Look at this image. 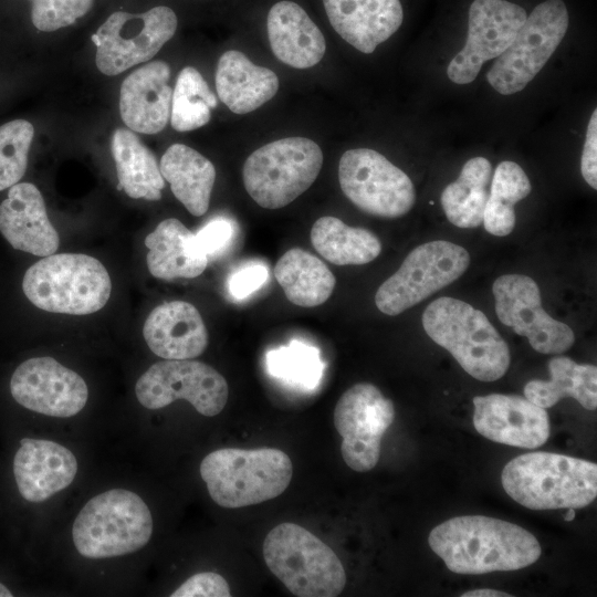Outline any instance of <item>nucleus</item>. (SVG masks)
<instances>
[{"label":"nucleus","instance_id":"1","mask_svg":"<svg viewBox=\"0 0 597 597\" xmlns=\"http://www.w3.org/2000/svg\"><path fill=\"white\" fill-rule=\"evenodd\" d=\"M430 548L457 574L480 575L524 568L541 556V545L525 528L484 515H462L437 525Z\"/></svg>","mask_w":597,"mask_h":597},{"label":"nucleus","instance_id":"2","mask_svg":"<svg viewBox=\"0 0 597 597\" xmlns=\"http://www.w3.org/2000/svg\"><path fill=\"white\" fill-rule=\"evenodd\" d=\"M504 491L530 510L582 509L597 495V464L552 452H528L506 463Z\"/></svg>","mask_w":597,"mask_h":597},{"label":"nucleus","instance_id":"3","mask_svg":"<svg viewBox=\"0 0 597 597\" xmlns=\"http://www.w3.org/2000/svg\"><path fill=\"white\" fill-rule=\"evenodd\" d=\"M422 326L473 378L494 381L505 375L509 346L480 310L454 297H439L425 310Z\"/></svg>","mask_w":597,"mask_h":597},{"label":"nucleus","instance_id":"4","mask_svg":"<svg viewBox=\"0 0 597 597\" xmlns=\"http://www.w3.org/2000/svg\"><path fill=\"white\" fill-rule=\"evenodd\" d=\"M293 474L290 457L279 449L224 448L200 463L210 498L220 506L238 509L281 495Z\"/></svg>","mask_w":597,"mask_h":597},{"label":"nucleus","instance_id":"5","mask_svg":"<svg viewBox=\"0 0 597 597\" xmlns=\"http://www.w3.org/2000/svg\"><path fill=\"white\" fill-rule=\"evenodd\" d=\"M22 290L43 311L87 315L105 306L112 282L97 259L82 253H54L27 270Z\"/></svg>","mask_w":597,"mask_h":597},{"label":"nucleus","instance_id":"6","mask_svg":"<svg viewBox=\"0 0 597 597\" xmlns=\"http://www.w3.org/2000/svg\"><path fill=\"white\" fill-rule=\"evenodd\" d=\"M266 566L298 597H336L346 584L342 562L334 551L306 528L284 522L263 542Z\"/></svg>","mask_w":597,"mask_h":597},{"label":"nucleus","instance_id":"7","mask_svg":"<svg viewBox=\"0 0 597 597\" xmlns=\"http://www.w3.org/2000/svg\"><path fill=\"white\" fill-rule=\"evenodd\" d=\"M153 533V517L136 493L113 489L92 498L77 514L73 543L88 558L130 554L145 546Z\"/></svg>","mask_w":597,"mask_h":597},{"label":"nucleus","instance_id":"8","mask_svg":"<svg viewBox=\"0 0 597 597\" xmlns=\"http://www.w3.org/2000/svg\"><path fill=\"white\" fill-rule=\"evenodd\" d=\"M322 165V149L312 139H277L247 158L242 170L243 185L262 208H283L312 186Z\"/></svg>","mask_w":597,"mask_h":597},{"label":"nucleus","instance_id":"9","mask_svg":"<svg viewBox=\"0 0 597 597\" xmlns=\"http://www.w3.org/2000/svg\"><path fill=\"white\" fill-rule=\"evenodd\" d=\"M567 28L568 11L562 0L537 4L488 72L490 85L503 95L522 91L549 60Z\"/></svg>","mask_w":597,"mask_h":597},{"label":"nucleus","instance_id":"10","mask_svg":"<svg viewBox=\"0 0 597 597\" xmlns=\"http://www.w3.org/2000/svg\"><path fill=\"white\" fill-rule=\"evenodd\" d=\"M469 264L461 245L443 240L420 244L378 287L375 304L384 314L398 315L454 282Z\"/></svg>","mask_w":597,"mask_h":597},{"label":"nucleus","instance_id":"11","mask_svg":"<svg viewBox=\"0 0 597 597\" xmlns=\"http://www.w3.org/2000/svg\"><path fill=\"white\" fill-rule=\"evenodd\" d=\"M343 193L362 211L398 218L413 207L415 187L406 172L369 148L345 151L338 165Z\"/></svg>","mask_w":597,"mask_h":597},{"label":"nucleus","instance_id":"12","mask_svg":"<svg viewBox=\"0 0 597 597\" xmlns=\"http://www.w3.org/2000/svg\"><path fill=\"white\" fill-rule=\"evenodd\" d=\"M176 29V13L166 6L140 14L114 12L92 36L96 66L105 75L123 73L154 57Z\"/></svg>","mask_w":597,"mask_h":597},{"label":"nucleus","instance_id":"13","mask_svg":"<svg viewBox=\"0 0 597 597\" xmlns=\"http://www.w3.org/2000/svg\"><path fill=\"white\" fill-rule=\"evenodd\" d=\"M135 392L147 409H160L185 399L199 413L213 417L224 408L229 388L226 378L202 362L166 359L151 365L138 378Z\"/></svg>","mask_w":597,"mask_h":597},{"label":"nucleus","instance_id":"14","mask_svg":"<svg viewBox=\"0 0 597 597\" xmlns=\"http://www.w3.org/2000/svg\"><path fill=\"white\" fill-rule=\"evenodd\" d=\"M390 399L369 383L348 388L334 409V426L342 437L341 452L354 471L367 472L380 457L381 438L395 419Z\"/></svg>","mask_w":597,"mask_h":597},{"label":"nucleus","instance_id":"15","mask_svg":"<svg viewBox=\"0 0 597 597\" xmlns=\"http://www.w3.org/2000/svg\"><path fill=\"white\" fill-rule=\"evenodd\" d=\"M492 292L501 323L525 336L536 352L562 354L573 346V329L544 311L540 289L533 279L504 274L494 281Z\"/></svg>","mask_w":597,"mask_h":597},{"label":"nucleus","instance_id":"16","mask_svg":"<svg viewBox=\"0 0 597 597\" xmlns=\"http://www.w3.org/2000/svg\"><path fill=\"white\" fill-rule=\"evenodd\" d=\"M526 11L506 0H474L469 9L468 38L451 60L447 74L457 84H469L483 63L500 56L526 19Z\"/></svg>","mask_w":597,"mask_h":597},{"label":"nucleus","instance_id":"17","mask_svg":"<svg viewBox=\"0 0 597 597\" xmlns=\"http://www.w3.org/2000/svg\"><path fill=\"white\" fill-rule=\"evenodd\" d=\"M10 390L24 408L61 418L78 413L88 397L84 379L52 357L21 363L11 377Z\"/></svg>","mask_w":597,"mask_h":597},{"label":"nucleus","instance_id":"18","mask_svg":"<svg viewBox=\"0 0 597 597\" xmlns=\"http://www.w3.org/2000/svg\"><path fill=\"white\" fill-rule=\"evenodd\" d=\"M475 430L486 439L524 449H535L549 437L545 408L516 395L491 394L473 398Z\"/></svg>","mask_w":597,"mask_h":597},{"label":"nucleus","instance_id":"19","mask_svg":"<svg viewBox=\"0 0 597 597\" xmlns=\"http://www.w3.org/2000/svg\"><path fill=\"white\" fill-rule=\"evenodd\" d=\"M77 472L74 454L60 443L24 438L13 460V474L23 499L39 503L69 486Z\"/></svg>","mask_w":597,"mask_h":597},{"label":"nucleus","instance_id":"20","mask_svg":"<svg viewBox=\"0 0 597 597\" xmlns=\"http://www.w3.org/2000/svg\"><path fill=\"white\" fill-rule=\"evenodd\" d=\"M0 232L12 248L39 256L57 251L59 233L49 220L40 190L30 182L10 187L0 205Z\"/></svg>","mask_w":597,"mask_h":597},{"label":"nucleus","instance_id":"21","mask_svg":"<svg viewBox=\"0 0 597 597\" xmlns=\"http://www.w3.org/2000/svg\"><path fill=\"white\" fill-rule=\"evenodd\" d=\"M169 77V65L164 61H154L123 81L119 112L128 128L142 134H156L166 127L172 98Z\"/></svg>","mask_w":597,"mask_h":597},{"label":"nucleus","instance_id":"22","mask_svg":"<svg viewBox=\"0 0 597 597\" xmlns=\"http://www.w3.org/2000/svg\"><path fill=\"white\" fill-rule=\"evenodd\" d=\"M334 30L358 51L369 54L401 25L399 0H323Z\"/></svg>","mask_w":597,"mask_h":597},{"label":"nucleus","instance_id":"23","mask_svg":"<svg viewBox=\"0 0 597 597\" xmlns=\"http://www.w3.org/2000/svg\"><path fill=\"white\" fill-rule=\"evenodd\" d=\"M143 335L150 350L164 359H192L209 342L199 311L185 301L156 306L145 321Z\"/></svg>","mask_w":597,"mask_h":597},{"label":"nucleus","instance_id":"24","mask_svg":"<svg viewBox=\"0 0 597 597\" xmlns=\"http://www.w3.org/2000/svg\"><path fill=\"white\" fill-rule=\"evenodd\" d=\"M268 36L274 55L295 69L316 65L325 54V38L304 9L293 1H280L269 11Z\"/></svg>","mask_w":597,"mask_h":597},{"label":"nucleus","instance_id":"25","mask_svg":"<svg viewBox=\"0 0 597 597\" xmlns=\"http://www.w3.org/2000/svg\"><path fill=\"white\" fill-rule=\"evenodd\" d=\"M216 87L220 101L235 114L255 111L279 90V77L270 69L252 63L237 50L224 52L218 62Z\"/></svg>","mask_w":597,"mask_h":597},{"label":"nucleus","instance_id":"26","mask_svg":"<svg viewBox=\"0 0 597 597\" xmlns=\"http://www.w3.org/2000/svg\"><path fill=\"white\" fill-rule=\"evenodd\" d=\"M145 245L147 268L160 280L192 279L208 265L209 259L196 245L195 234L176 218L159 222L145 238Z\"/></svg>","mask_w":597,"mask_h":597},{"label":"nucleus","instance_id":"27","mask_svg":"<svg viewBox=\"0 0 597 597\" xmlns=\"http://www.w3.org/2000/svg\"><path fill=\"white\" fill-rule=\"evenodd\" d=\"M159 169L191 214L207 212L216 180V168L209 159L189 146L174 144L163 155Z\"/></svg>","mask_w":597,"mask_h":597},{"label":"nucleus","instance_id":"28","mask_svg":"<svg viewBox=\"0 0 597 597\" xmlns=\"http://www.w3.org/2000/svg\"><path fill=\"white\" fill-rule=\"evenodd\" d=\"M118 190L134 199L161 198L165 179L154 154L129 129L117 128L112 138Z\"/></svg>","mask_w":597,"mask_h":597},{"label":"nucleus","instance_id":"29","mask_svg":"<svg viewBox=\"0 0 597 597\" xmlns=\"http://www.w3.org/2000/svg\"><path fill=\"white\" fill-rule=\"evenodd\" d=\"M274 276L286 298L302 307H315L325 303L336 284L328 266L301 248L290 249L277 260Z\"/></svg>","mask_w":597,"mask_h":597},{"label":"nucleus","instance_id":"30","mask_svg":"<svg viewBox=\"0 0 597 597\" xmlns=\"http://www.w3.org/2000/svg\"><path fill=\"white\" fill-rule=\"evenodd\" d=\"M549 380L534 379L524 387V396L542 408H551L565 397L576 399L585 409L597 407V368L577 364L566 356L548 362Z\"/></svg>","mask_w":597,"mask_h":597},{"label":"nucleus","instance_id":"31","mask_svg":"<svg viewBox=\"0 0 597 597\" xmlns=\"http://www.w3.org/2000/svg\"><path fill=\"white\" fill-rule=\"evenodd\" d=\"M491 178V163L484 157H473L463 165L458 179L443 189L441 206L453 226L468 229L483 222Z\"/></svg>","mask_w":597,"mask_h":597},{"label":"nucleus","instance_id":"32","mask_svg":"<svg viewBox=\"0 0 597 597\" xmlns=\"http://www.w3.org/2000/svg\"><path fill=\"white\" fill-rule=\"evenodd\" d=\"M310 238L314 249L336 265L366 264L381 251V243L371 231L349 227L331 216L321 217L314 222Z\"/></svg>","mask_w":597,"mask_h":597},{"label":"nucleus","instance_id":"33","mask_svg":"<svg viewBox=\"0 0 597 597\" xmlns=\"http://www.w3.org/2000/svg\"><path fill=\"white\" fill-rule=\"evenodd\" d=\"M531 182L514 161H502L492 177L484 208V229L498 237L511 233L515 227L514 205L531 192Z\"/></svg>","mask_w":597,"mask_h":597},{"label":"nucleus","instance_id":"34","mask_svg":"<svg viewBox=\"0 0 597 597\" xmlns=\"http://www.w3.org/2000/svg\"><path fill=\"white\" fill-rule=\"evenodd\" d=\"M218 104L202 75L192 66L184 67L177 77L171 98L170 121L177 132L205 126Z\"/></svg>","mask_w":597,"mask_h":597},{"label":"nucleus","instance_id":"35","mask_svg":"<svg viewBox=\"0 0 597 597\" xmlns=\"http://www.w3.org/2000/svg\"><path fill=\"white\" fill-rule=\"evenodd\" d=\"M265 362L273 377L304 390L318 386L325 367L318 349L300 341L268 352Z\"/></svg>","mask_w":597,"mask_h":597},{"label":"nucleus","instance_id":"36","mask_svg":"<svg viewBox=\"0 0 597 597\" xmlns=\"http://www.w3.org/2000/svg\"><path fill=\"white\" fill-rule=\"evenodd\" d=\"M34 128L24 119L0 126V191L18 184L28 166Z\"/></svg>","mask_w":597,"mask_h":597},{"label":"nucleus","instance_id":"37","mask_svg":"<svg viewBox=\"0 0 597 597\" xmlns=\"http://www.w3.org/2000/svg\"><path fill=\"white\" fill-rule=\"evenodd\" d=\"M94 0H33L31 19L41 31H55L83 17Z\"/></svg>","mask_w":597,"mask_h":597},{"label":"nucleus","instance_id":"38","mask_svg":"<svg viewBox=\"0 0 597 597\" xmlns=\"http://www.w3.org/2000/svg\"><path fill=\"white\" fill-rule=\"evenodd\" d=\"M171 597H229L227 580L219 574L205 572L189 577L171 595Z\"/></svg>","mask_w":597,"mask_h":597},{"label":"nucleus","instance_id":"39","mask_svg":"<svg viewBox=\"0 0 597 597\" xmlns=\"http://www.w3.org/2000/svg\"><path fill=\"white\" fill-rule=\"evenodd\" d=\"M232 234V224L227 219L216 218L195 234V242L198 249L209 259L227 248Z\"/></svg>","mask_w":597,"mask_h":597},{"label":"nucleus","instance_id":"40","mask_svg":"<svg viewBox=\"0 0 597 597\" xmlns=\"http://www.w3.org/2000/svg\"><path fill=\"white\" fill-rule=\"evenodd\" d=\"M268 276V270L262 264L243 266L230 276L229 292L234 298H244L260 289L266 282Z\"/></svg>","mask_w":597,"mask_h":597},{"label":"nucleus","instance_id":"41","mask_svg":"<svg viewBox=\"0 0 597 597\" xmlns=\"http://www.w3.org/2000/svg\"><path fill=\"white\" fill-rule=\"evenodd\" d=\"M580 171L585 181L593 189H597V109H594L587 126Z\"/></svg>","mask_w":597,"mask_h":597},{"label":"nucleus","instance_id":"42","mask_svg":"<svg viewBox=\"0 0 597 597\" xmlns=\"http://www.w3.org/2000/svg\"><path fill=\"white\" fill-rule=\"evenodd\" d=\"M462 597H511V594L490 589V588H481V589H474L469 590L461 595Z\"/></svg>","mask_w":597,"mask_h":597},{"label":"nucleus","instance_id":"43","mask_svg":"<svg viewBox=\"0 0 597 597\" xmlns=\"http://www.w3.org/2000/svg\"><path fill=\"white\" fill-rule=\"evenodd\" d=\"M12 594L11 591L3 585L0 583V597H11Z\"/></svg>","mask_w":597,"mask_h":597},{"label":"nucleus","instance_id":"44","mask_svg":"<svg viewBox=\"0 0 597 597\" xmlns=\"http://www.w3.org/2000/svg\"><path fill=\"white\" fill-rule=\"evenodd\" d=\"M574 517H575V509L569 507V509H568V512H567L566 515L564 516V519H565L566 521H572V520H574Z\"/></svg>","mask_w":597,"mask_h":597},{"label":"nucleus","instance_id":"45","mask_svg":"<svg viewBox=\"0 0 597 597\" xmlns=\"http://www.w3.org/2000/svg\"><path fill=\"white\" fill-rule=\"evenodd\" d=\"M33 1V0H32Z\"/></svg>","mask_w":597,"mask_h":597}]
</instances>
